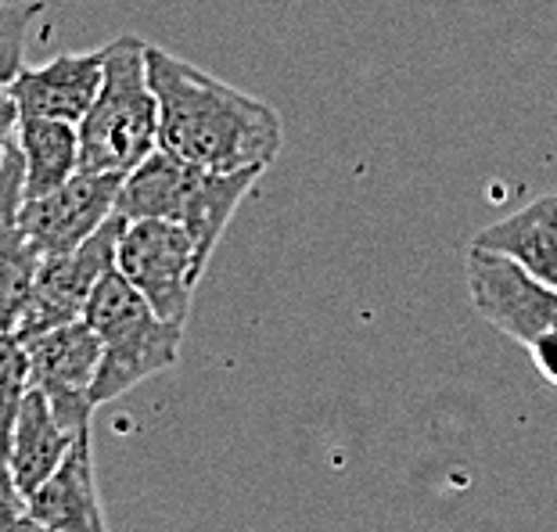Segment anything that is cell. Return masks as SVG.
Listing matches in <instances>:
<instances>
[{"label": "cell", "instance_id": "cell-1", "mask_svg": "<svg viewBox=\"0 0 557 532\" xmlns=\"http://www.w3.org/2000/svg\"><path fill=\"white\" fill-rule=\"evenodd\" d=\"M148 83L159 104V148L209 173L270 170L284 126L274 104L148 44Z\"/></svg>", "mask_w": 557, "mask_h": 532}, {"label": "cell", "instance_id": "cell-2", "mask_svg": "<svg viewBox=\"0 0 557 532\" xmlns=\"http://www.w3.org/2000/svg\"><path fill=\"white\" fill-rule=\"evenodd\" d=\"M145 40L120 33L104 44L101 87L79 120V170L129 173L159 148V104L148 83Z\"/></svg>", "mask_w": 557, "mask_h": 532}, {"label": "cell", "instance_id": "cell-3", "mask_svg": "<svg viewBox=\"0 0 557 532\" xmlns=\"http://www.w3.org/2000/svg\"><path fill=\"white\" fill-rule=\"evenodd\" d=\"M83 321L101 342V368L90 388L94 407L112 404L181 360L187 324L162 321L120 270H109L98 281L83 306Z\"/></svg>", "mask_w": 557, "mask_h": 532}, {"label": "cell", "instance_id": "cell-4", "mask_svg": "<svg viewBox=\"0 0 557 532\" xmlns=\"http://www.w3.org/2000/svg\"><path fill=\"white\" fill-rule=\"evenodd\" d=\"M123 227L126 216L123 212H112L73 252L40 259L26 299H22V306L8 324L11 335L18 342H29L44 335V331L83 317V306H87L90 292L98 288V281L109 270H115V242H120Z\"/></svg>", "mask_w": 557, "mask_h": 532}, {"label": "cell", "instance_id": "cell-5", "mask_svg": "<svg viewBox=\"0 0 557 532\" xmlns=\"http://www.w3.org/2000/svg\"><path fill=\"white\" fill-rule=\"evenodd\" d=\"M115 270L134 285L162 321L187 324L198 281L195 242L181 223L170 220H126L115 242Z\"/></svg>", "mask_w": 557, "mask_h": 532}, {"label": "cell", "instance_id": "cell-6", "mask_svg": "<svg viewBox=\"0 0 557 532\" xmlns=\"http://www.w3.org/2000/svg\"><path fill=\"white\" fill-rule=\"evenodd\" d=\"M22 346H26L29 363V388H37L51 404L54 418L69 432H87L94 410H98L90 399V388L101 368V342L90 324L76 317V321L58 324L37 338L22 342Z\"/></svg>", "mask_w": 557, "mask_h": 532}, {"label": "cell", "instance_id": "cell-7", "mask_svg": "<svg viewBox=\"0 0 557 532\" xmlns=\"http://www.w3.org/2000/svg\"><path fill=\"white\" fill-rule=\"evenodd\" d=\"M465 274L471 306L500 335L529 346L547 327H557V288L536 281L515 259L471 245L465 256Z\"/></svg>", "mask_w": 557, "mask_h": 532}, {"label": "cell", "instance_id": "cell-8", "mask_svg": "<svg viewBox=\"0 0 557 532\" xmlns=\"http://www.w3.org/2000/svg\"><path fill=\"white\" fill-rule=\"evenodd\" d=\"M123 173H94L76 170L62 187L40 198H29L18 209L22 238L40 259L73 252L83 245L104 220L115 212L120 202Z\"/></svg>", "mask_w": 557, "mask_h": 532}, {"label": "cell", "instance_id": "cell-9", "mask_svg": "<svg viewBox=\"0 0 557 532\" xmlns=\"http://www.w3.org/2000/svg\"><path fill=\"white\" fill-rule=\"evenodd\" d=\"M101 69L104 47H98V51H65L44 65H22L4 90L15 101L18 120H62L79 126L101 87Z\"/></svg>", "mask_w": 557, "mask_h": 532}, {"label": "cell", "instance_id": "cell-10", "mask_svg": "<svg viewBox=\"0 0 557 532\" xmlns=\"http://www.w3.org/2000/svg\"><path fill=\"white\" fill-rule=\"evenodd\" d=\"M33 522L51 532H109L94 475V432H79L62 465L26 500Z\"/></svg>", "mask_w": 557, "mask_h": 532}, {"label": "cell", "instance_id": "cell-11", "mask_svg": "<svg viewBox=\"0 0 557 532\" xmlns=\"http://www.w3.org/2000/svg\"><path fill=\"white\" fill-rule=\"evenodd\" d=\"M267 170H234V173H209L198 170L191 173V181L184 187L181 209L170 223H181V227L191 234L195 242V256L201 274L212 263V252H216L220 238L227 234L234 212L242 209V202L256 191V184L263 181Z\"/></svg>", "mask_w": 557, "mask_h": 532}, {"label": "cell", "instance_id": "cell-12", "mask_svg": "<svg viewBox=\"0 0 557 532\" xmlns=\"http://www.w3.org/2000/svg\"><path fill=\"white\" fill-rule=\"evenodd\" d=\"M73 440L76 435L54 418L51 404H47L37 388H29L18 407L15 424H11V443H8V479L22 500H29L54 475Z\"/></svg>", "mask_w": 557, "mask_h": 532}, {"label": "cell", "instance_id": "cell-13", "mask_svg": "<svg viewBox=\"0 0 557 532\" xmlns=\"http://www.w3.org/2000/svg\"><path fill=\"white\" fill-rule=\"evenodd\" d=\"M471 245L515 259L536 281L557 288V195L532 198L511 216L482 227Z\"/></svg>", "mask_w": 557, "mask_h": 532}, {"label": "cell", "instance_id": "cell-14", "mask_svg": "<svg viewBox=\"0 0 557 532\" xmlns=\"http://www.w3.org/2000/svg\"><path fill=\"white\" fill-rule=\"evenodd\" d=\"M18 209H22V156L15 145L4 156V162H0V327L4 331L22 306V299H26L40 263V256L22 238Z\"/></svg>", "mask_w": 557, "mask_h": 532}, {"label": "cell", "instance_id": "cell-15", "mask_svg": "<svg viewBox=\"0 0 557 532\" xmlns=\"http://www.w3.org/2000/svg\"><path fill=\"white\" fill-rule=\"evenodd\" d=\"M22 202L62 187L79 170V129L62 120H18Z\"/></svg>", "mask_w": 557, "mask_h": 532}, {"label": "cell", "instance_id": "cell-16", "mask_svg": "<svg viewBox=\"0 0 557 532\" xmlns=\"http://www.w3.org/2000/svg\"><path fill=\"white\" fill-rule=\"evenodd\" d=\"M29 393V363L26 346L0 327V482L8 479V443H11V424L18 418L22 399Z\"/></svg>", "mask_w": 557, "mask_h": 532}, {"label": "cell", "instance_id": "cell-17", "mask_svg": "<svg viewBox=\"0 0 557 532\" xmlns=\"http://www.w3.org/2000/svg\"><path fill=\"white\" fill-rule=\"evenodd\" d=\"M40 11V0H0V90L26 65V44Z\"/></svg>", "mask_w": 557, "mask_h": 532}, {"label": "cell", "instance_id": "cell-18", "mask_svg": "<svg viewBox=\"0 0 557 532\" xmlns=\"http://www.w3.org/2000/svg\"><path fill=\"white\" fill-rule=\"evenodd\" d=\"M0 532H51V529L33 522L26 511V500L15 493V486L0 482Z\"/></svg>", "mask_w": 557, "mask_h": 532}, {"label": "cell", "instance_id": "cell-19", "mask_svg": "<svg viewBox=\"0 0 557 532\" xmlns=\"http://www.w3.org/2000/svg\"><path fill=\"white\" fill-rule=\"evenodd\" d=\"M525 349H529L532 363H536V371L557 388V327H547L543 335L532 338Z\"/></svg>", "mask_w": 557, "mask_h": 532}, {"label": "cell", "instance_id": "cell-20", "mask_svg": "<svg viewBox=\"0 0 557 532\" xmlns=\"http://www.w3.org/2000/svg\"><path fill=\"white\" fill-rule=\"evenodd\" d=\"M15 134H18V109L11 101V94L0 90V162L15 148Z\"/></svg>", "mask_w": 557, "mask_h": 532}]
</instances>
